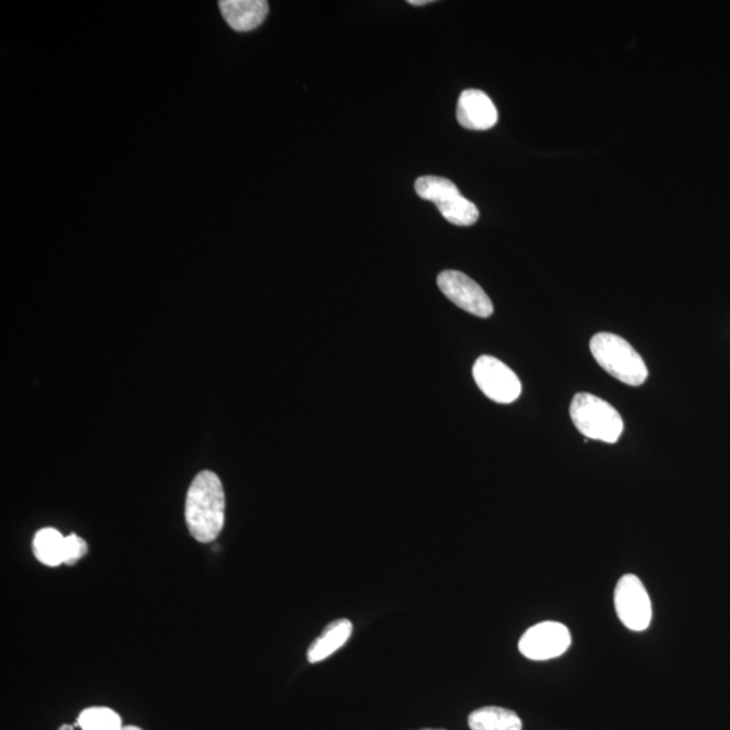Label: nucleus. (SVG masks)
<instances>
[{"label": "nucleus", "instance_id": "f257e3e1", "mask_svg": "<svg viewBox=\"0 0 730 730\" xmlns=\"http://www.w3.org/2000/svg\"><path fill=\"white\" fill-rule=\"evenodd\" d=\"M186 523L196 541L207 544L225 525V492L221 479L202 471L192 481L186 499Z\"/></svg>", "mask_w": 730, "mask_h": 730}, {"label": "nucleus", "instance_id": "f03ea898", "mask_svg": "<svg viewBox=\"0 0 730 730\" xmlns=\"http://www.w3.org/2000/svg\"><path fill=\"white\" fill-rule=\"evenodd\" d=\"M589 349L597 363L613 378L628 385H641L648 379V368L627 340L611 333H598L592 338Z\"/></svg>", "mask_w": 730, "mask_h": 730}, {"label": "nucleus", "instance_id": "7ed1b4c3", "mask_svg": "<svg viewBox=\"0 0 730 730\" xmlns=\"http://www.w3.org/2000/svg\"><path fill=\"white\" fill-rule=\"evenodd\" d=\"M570 414L572 423L588 440L616 443L624 431L620 413L610 403L593 394L581 393L572 400Z\"/></svg>", "mask_w": 730, "mask_h": 730}, {"label": "nucleus", "instance_id": "20e7f679", "mask_svg": "<svg viewBox=\"0 0 730 730\" xmlns=\"http://www.w3.org/2000/svg\"><path fill=\"white\" fill-rule=\"evenodd\" d=\"M472 373L478 388L488 400L507 405L521 395L523 385L516 372L493 356L479 358Z\"/></svg>", "mask_w": 730, "mask_h": 730}, {"label": "nucleus", "instance_id": "39448f33", "mask_svg": "<svg viewBox=\"0 0 730 730\" xmlns=\"http://www.w3.org/2000/svg\"><path fill=\"white\" fill-rule=\"evenodd\" d=\"M615 605L618 618L630 630L642 632L652 620V605L644 584L636 575H624L617 583Z\"/></svg>", "mask_w": 730, "mask_h": 730}, {"label": "nucleus", "instance_id": "423d86ee", "mask_svg": "<svg viewBox=\"0 0 730 730\" xmlns=\"http://www.w3.org/2000/svg\"><path fill=\"white\" fill-rule=\"evenodd\" d=\"M438 289L454 305L479 318L492 317L494 306L492 300L475 280L459 271H443L437 278Z\"/></svg>", "mask_w": 730, "mask_h": 730}, {"label": "nucleus", "instance_id": "0eeeda50", "mask_svg": "<svg viewBox=\"0 0 730 730\" xmlns=\"http://www.w3.org/2000/svg\"><path fill=\"white\" fill-rule=\"evenodd\" d=\"M571 645V633L565 625L547 621L535 625L518 642L519 652L530 660H549L562 656Z\"/></svg>", "mask_w": 730, "mask_h": 730}, {"label": "nucleus", "instance_id": "6e6552de", "mask_svg": "<svg viewBox=\"0 0 730 730\" xmlns=\"http://www.w3.org/2000/svg\"><path fill=\"white\" fill-rule=\"evenodd\" d=\"M457 116L461 126L482 132L495 126L498 110L486 92L465 90L459 98Z\"/></svg>", "mask_w": 730, "mask_h": 730}, {"label": "nucleus", "instance_id": "1a4fd4ad", "mask_svg": "<svg viewBox=\"0 0 730 730\" xmlns=\"http://www.w3.org/2000/svg\"><path fill=\"white\" fill-rule=\"evenodd\" d=\"M220 10L233 31L252 32L266 21L268 3L265 0H222Z\"/></svg>", "mask_w": 730, "mask_h": 730}, {"label": "nucleus", "instance_id": "9d476101", "mask_svg": "<svg viewBox=\"0 0 730 730\" xmlns=\"http://www.w3.org/2000/svg\"><path fill=\"white\" fill-rule=\"evenodd\" d=\"M353 632V625L347 618L332 622L326 627L323 634L313 642L307 651V660L311 663H319L328 659L333 653L346 645L350 634Z\"/></svg>", "mask_w": 730, "mask_h": 730}, {"label": "nucleus", "instance_id": "9b49d317", "mask_svg": "<svg viewBox=\"0 0 730 730\" xmlns=\"http://www.w3.org/2000/svg\"><path fill=\"white\" fill-rule=\"evenodd\" d=\"M469 726L471 730H523L521 718L516 712L498 706H486L472 711Z\"/></svg>", "mask_w": 730, "mask_h": 730}, {"label": "nucleus", "instance_id": "f8f14e48", "mask_svg": "<svg viewBox=\"0 0 730 730\" xmlns=\"http://www.w3.org/2000/svg\"><path fill=\"white\" fill-rule=\"evenodd\" d=\"M64 537L54 528H44L37 531L33 540V553L40 563L48 566L64 564Z\"/></svg>", "mask_w": 730, "mask_h": 730}, {"label": "nucleus", "instance_id": "ddd939ff", "mask_svg": "<svg viewBox=\"0 0 730 730\" xmlns=\"http://www.w3.org/2000/svg\"><path fill=\"white\" fill-rule=\"evenodd\" d=\"M436 206L442 217L453 225L471 226L479 220L476 204L461 195L459 190L443 198Z\"/></svg>", "mask_w": 730, "mask_h": 730}, {"label": "nucleus", "instance_id": "4468645a", "mask_svg": "<svg viewBox=\"0 0 730 730\" xmlns=\"http://www.w3.org/2000/svg\"><path fill=\"white\" fill-rule=\"evenodd\" d=\"M76 723L81 730H121L124 727L119 712L102 706L81 711Z\"/></svg>", "mask_w": 730, "mask_h": 730}, {"label": "nucleus", "instance_id": "2eb2a0df", "mask_svg": "<svg viewBox=\"0 0 730 730\" xmlns=\"http://www.w3.org/2000/svg\"><path fill=\"white\" fill-rule=\"evenodd\" d=\"M458 186L451 180L440 177H423L417 179L416 192L425 201L437 204L443 198L457 191Z\"/></svg>", "mask_w": 730, "mask_h": 730}, {"label": "nucleus", "instance_id": "dca6fc26", "mask_svg": "<svg viewBox=\"0 0 730 730\" xmlns=\"http://www.w3.org/2000/svg\"><path fill=\"white\" fill-rule=\"evenodd\" d=\"M89 552V546L78 535H69L64 541V564L74 565Z\"/></svg>", "mask_w": 730, "mask_h": 730}, {"label": "nucleus", "instance_id": "f3484780", "mask_svg": "<svg viewBox=\"0 0 730 730\" xmlns=\"http://www.w3.org/2000/svg\"><path fill=\"white\" fill-rule=\"evenodd\" d=\"M431 3V0H408V4L412 5H424Z\"/></svg>", "mask_w": 730, "mask_h": 730}, {"label": "nucleus", "instance_id": "a211bd4d", "mask_svg": "<svg viewBox=\"0 0 730 730\" xmlns=\"http://www.w3.org/2000/svg\"><path fill=\"white\" fill-rule=\"evenodd\" d=\"M121 730H143L142 728L134 727V726H124L121 728Z\"/></svg>", "mask_w": 730, "mask_h": 730}, {"label": "nucleus", "instance_id": "6ab92c4d", "mask_svg": "<svg viewBox=\"0 0 730 730\" xmlns=\"http://www.w3.org/2000/svg\"><path fill=\"white\" fill-rule=\"evenodd\" d=\"M58 730H74V727H71V726H63V727H61L60 729H58Z\"/></svg>", "mask_w": 730, "mask_h": 730}, {"label": "nucleus", "instance_id": "aec40b11", "mask_svg": "<svg viewBox=\"0 0 730 730\" xmlns=\"http://www.w3.org/2000/svg\"><path fill=\"white\" fill-rule=\"evenodd\" d=\"M423 730H443V729H423Z\"/></svg>", "mask_w": 730, "mask_h": 730}]
</instances>
